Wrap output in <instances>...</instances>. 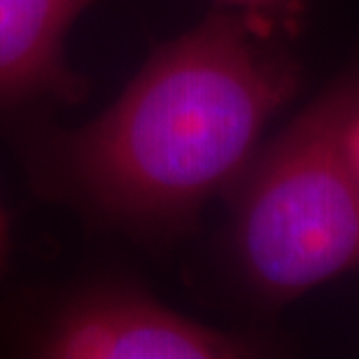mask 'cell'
Instances as JSON below:
<instances>
[{"instance_id":"cell-1","label":"cell","mask_w":359,"mask_h":359,"mask_svg":"<svg viewBox=\"0 0 359 359\" xmlns=\"http://www.w3.org/2000/svg\"><path fill=\"white\" fill-rule=\"evenodd\" d=\"M285 28L222 7L156 47L112 105L28 142L35 187L112 231L168 241L229 194L297 96Z\"/></svg>"},{"instance_id":"cell-2","label":"cell","mask_w":359,"mask_h":359,"mask_svg":"<svg viewBox=\"0 0 359 359\" xmlns=\"http://www.w3.org/2000/svg\"><path fill=\"white\" fill-rule=\"evenodd\" d=\"M359 112V66L315 96L231 194V252L245 285L280 306L359 266V180L346 133Z\"/></svg>"},{"instance_id":"cell-3","label":"cell","mask_w":359,"mask_h":359,"mask_svg":"<svg viewBox=\"0 0 359 359\" xmlns=\"http://www.w3.org/2000/svg\"><path fill=\"white\" fill-rule=\"evenodd\" d=\"M28 350L49 359H243L264 355V343L187 318L124 280H100L63 299Z\"/></svg>"},{"instance_id":"cell-4","label":"cell","mask_w":359,"mask_h":359,"mask_svg":"<svg viewBox=\"0 0 359 359\" xmlns=\"http://www.w3.org/2000/svg\"><path fill=\"white\" fill-rule=\"evenodd\" d=\"M98 0H0V121L80 103L87 82L68 66L66 38Z\"/></svg>"},{"instance_id":"cell-5","label":"cell","mask_w":359,"mask_h":359,"mask_svg":"<svg viewBox=\"0 0 359 359\" xmlns=\"http://www.w3.org/2000/svg\"><path fill=\"white\" fill-rule=\"evenodd\" d=\"M224 7L269 19L283 28H294L306 10L308 0H219Z\"/></svg>"},{"instance_id":"cell-6","label":"cell","mask_w":359,"mask_h":359,"mask_svg":"<svg viewBox=\"0 0 359 359\" xmlns=\"http://www.w3.org/2000/svg\"><path fill=\"white\" fill-rule=\"evenodd\" d=\"M346 147H348V154H350V161H353V168L357 173L359 180V112L353 117L348 126V133H346Z\"/></svg>"},{"instance_id":"cell-7","label":"cell","mask_w":359,"mask_h":359,"mask_svg":"<svg viewBox=\"0 0 359 359\" xmlns=\"http://www.w3.org/2000/svg\"><path fill=\"white\" fill-rule=\"evenodd\" d=\"M7 248H10V231H7V217H5V210H3V205H0V276H3V269H5Z\"/></svg>"}]
</instances>
